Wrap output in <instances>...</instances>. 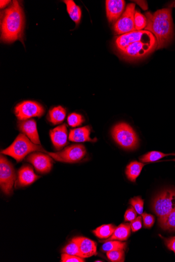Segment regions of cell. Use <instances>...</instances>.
Listing matches in <instances>:
<instances>
[{
  "label": "cell",
  "instance_id": "1",
  "mask_svg": "<svg viewBox=\"0 0 175 262\" xmlns=\"http://www.w3.org/2000/svg\"><path fill=\"white\" fill-rule=\"evenodd\" d=\"M145 17L147 19V25L145 30L155 36L157 41V49L167 46L174 36L171 10L163 9L153 14L149 12L145 14Z\"/></svg>",
  "mask_w": 175,
  "mask_h": 262
},
{
  "label": "cell",
  "instance_id": "2",
  "mask_svg": "<svg viewBox=\"0 0 175 262\" xmlns=\"http://www.w3.org/2000/svg\"><path fill=\"white\" fill-rule=\"evenodd\" d=\"M24 17L23 10L17 1H13L5 11L2 26V38L4 41L13 42L22 38Z\"/></svg>",
  "mask_w": 175,
  "mask_h": 262
},
{
  "label": "cell",
  "instance_id": "3",
  "mask_svg": "<svg viewBox=\"0 0 175 262\" xmlns=\"http://www.w3.org/2000/svg\"><path fill=\"white\" fill-rule=\"evenodd\" d=\"M35 152H48L40 145L34 143L25 135L20 134L9 147L2 151V153L12 156L19 163L28 154Z\"/></svg>",
  "mask_w": 175,
  "mask_h": 262
},
{
  "label": "cell",
  "instance_id": "4",
  "mask_svg": "<svg viewBox=\"0 0 175 262\" xmlns=\"http://www.w3.org/2000/svg\"><path fill=\"white\" fill-rule=\"evenodd\" d=\"M157 47V39L152 34L147 38L130 43L120 53L125 59L135 61L148 56Z\"/></svg>",
  "mask_w": 175,
  "mask_h": 262
},
{
  "label": "cell",
  "instance_id": "5",
  "mask_svg": "<svg viewBox=\"0 0 175 262\" xmlns=\"http://www.w3.org/2000/svg\"><path fill=\"white\" fill-rule=\"evenodd\" d=\"M111 133L114 141L124 149L133 150L138 147V136L128 124L125 123L116 124L113 127Z\"/></svg>",
  "mask_w": 175,
  "mask_h": 262
},
{
  "label": "cell",
  "instance_id": "6",
  "mask_svg": "<svg viewBox=\"0 0 175 262\" xmlns=\"http://www.w3.org/2000/svg\"><path fill=\"white\" fill-rule=\"evenodd\" d=\"M175 207V189L169 188L160 192L154 199L153 209L158 221L167 216Z\"/></svg>",
  "mask_w": 175,
  "mask_h": 262
},
{
  "label": "cell",
  "instance_id": "7",
  "mask_svg": "<svg viewBox=\"0 0 175 262\" xmlns=\"http://www.w3.org/2000/svg\"><path fill=\"white\" fill-rule=\"evenodd\" d=\"M56 161L65 163H76L81 161L86 154L82 144H73L61 151L54 153L47 152Z\"/></svg>",
  "mask_w": 175,
  "mask_h": 262
},
{
  "label": "cell",
  "instance_id": "8",
  "mask_svg": "<svg viewBox=\"0 0 175 262\" xmlns=\"http://www.w3.org/2000/svg\"><path fill=\"white\" fill-rule=\"evenodd\" d=\"M17 175L12 164L4 155L0 159V185L3 192L10 195L13 193Z\"/></svg>",
  "mask_w": 175,
  "mask_h": 262
},
{
  "label": "cell",
  "instance_id": "9",
  "mask_svg": "<svg viewBox=\"0 0 175 262\" xmlns=\"http://www.w3.org/2000/svg\"><path fill=\"white\" fill-rule=\"evenodd\" d=\"M136 5H128L120 19L115 22L114 30L116 34L123 35L137 31L135 25Z\"/></svg>",
  "mask_w": 175,
  "mask_h": 262
},
{
  "label": "cell",
  "instance_id": "10",
  "mask_svg": "<svg viewBox=\"0 0 175 262\" xmlns=\"http://www.w3.org/2000/svg\"><path fill=\"white\" fill-rule=\"evenodd\" d=\"M45 109L39 103L34 101H24L15 108V113L21 121L34 117L40 118L45 113Z\"/></svg>",
  "mask_w": 175,
  "mask_h": 262
},
{
  "label": "cell",
  "instance_id": "11",
  "mask_svg": "<svg viewBox=\"0 0 175 262\" xmlns=\"http://www.w3.org/2000/svg\"><path fill=\"white\" fill-rule=\"evenodd\" d=\"M26 161L31 164L38 173L42 174L50 172L53 165L52 157L41 152H35L28 155Z\"/></svg>",
  "mask_w": 175,
  "mask_h": 262
},
{
  "label": "cell",
  "instance_id": "12",
  "mask_svg": "<svg viewBox=\"0 0 175 262\" xmlns=\"http://www.w3.org/2000/svg\"><path fill=\"white\" fill-rule=\"evenodd\" d=\"M152 34L150 32L145 30L135 31L123 34L116 38L115 45L120 53L130 43L147 38Z\"/></svg>",
  "mask_w": 175,
  "mask_h": 262
},
{
  "label": "cell",
  "instance_id": "13",
  "mask_svg": "<svg viewBox=\"0 0 175 262\" xmlns=\"http://www.w3.org/2000/svg\"><path fill=\"white\" fill-rule=\"evenodd\" d=\"M50 136L54 147L62 150L68 144V130L65 124L51 130Z\"/></svg>",
  "mask_w": 175,
  "mask_h": 262
},
{
  "label": "cell",
  "instance_id": "14",
  "mask_svg": "<svg viewBox=\"0 0 175 262\" xmlns=\"http://www.w3.org/2000/svg\"><path fill=\"white\" fill-rule=\"evenodd\" d=\"M106 12L110 23L117 21L122 15L125 3L123 0H107Z\"/></svg>",
  "mask_w": 175,
  "mask_h": 262
},
{
  "label": "cell",
  "instance_id": "15",
  "mask_svg": "<svg viewBox=\"0 0 175 262\" xmlns=\"http://www.w3.org/2000/svg\"><path fill=\"white\" fill-rule=\"evenodd\" d=\"M21 132L34 143L40 145L36 122L34 120L21 121L18 124Z\"/></svg>",
  "mask_w": 175,
  "mask_h": 262
},
{
  "label": "cell",
  "instance_id": "16",
  "mask_svg": "<svg viewBox=\"0 0 175 262\" xmlns=\"http://www.w3.org/2000/svg\"><path fill=\"white\" fill-rule=\"evenodd\" d=\"M39 178L35 174L32 167L23 166L19 171L17 186L21 187L30 185Z\"/></svg>",
  "mask_w": 175,
  "mask_h": 262
},
{
  "label": "cell",
  "instance_id": "17",
  "mask_svg": "<svg viewBox=\"0 0 175 262\" xmlns=\"http://www.w3.org/2000/svg\"><path fill=\"white\" fill-rule=\"evenodd\" d=\"M91 128L90 126H84L70 130L69 139L75 142H95L96 138L91 137Z\"/></svg>",
  "mask_w": 175,
  "mask_h": 262
},
{
  "label": "cell",
  "instance_id": "18",
  "mask_svg": "<svg viewBox=\"0 0 175 262\" xmlns=\"http://www.w3.org/2000/svg\"><path fill=\"white\" fill-rule=\"evenodd\" d=\"M78 238L79 249L82 258L90 257L97 253V243L86 238Z\"/></svg>",
  "mask_w": 175,
  "mask_h": 262
},
{
  "label": "cell",
  "instance_id": "19",
  "mask_svg": "<svg viewBox=\"0 0 175 262\" xmlns=\"http://www.w3.org/2000/svg\"><path fill=\"white\" fill-rule=\"evenodd\" d=\"M130 224H121L119 226L116 228L113 235L110 238L102 242H105L111 240L125 241L130 236Z\"/></svg>",
  "mask_w": 175,
  "mask_h": 262
},
{
  "label": "cell",
  "instance_id": "20",
  "mask_svg": "<svg viewBox=\"0 0 175 262\" xmlns=\"http://www.w3.org/2000/svg\"><path fill=\"white\" fill-rule=\"evenodd\" d=\"M144 166L143 163L131 162L126 167L125 171L127 179L131 182H136Z\"/></svg>",
  "mask_w": 175,
  "mask_h": 262
},
{
  "label": "cell",
  "instance_id": "21",
  "mask_svg": "<svg viewBox=\"0 0 175 262\" xmlns=\"http://www.w3.org/2000/svg\"><path fill=\"white\" fill-rule=\"evenodd\" d=\"M67 10L71 20L76 23H79L81 18V10L79 7L77 6L72 0H65Z\"/></svg>",
  "mask_w": 175,
  "mask_h": 262
},
{
  "label": "cell",
  "instance_id": "22",
  "mask_svg": "<svg viewBox=\"0 0 175 262\" xmlns=\"http://www.w3.org/2000/svg\"><path fill=\"white\" fill-rule=\"evenodd\" d=\"M66 115L64 108L61 106L55 107L49 112V120L54 125L60 124L65 120Z\"/></svg>",
  "mask_w": 175,
  "mask_h": 262
},
{
  "label": "cell",
  "instance_id": "23",
  "mask_svg": "<svg viewBox=\"0 0 175 262\" xmlns=\"http://www.w3.org/2000/svg\"><path fill=\"white\" fill-rule=\"evenodd\" d=\"M158 222L159 226L163 229L175 231V207L167 216Z\"/></svg>",
  "mask_w": 175,
  "mask_h": 262
},
{
  "label": "cell",
  "instance_id": "24",
  "mask_svg": "<svg viewBox=\"0 0 175 262\" xmlns=\"http://www.w3.org/2000/svg\"><path fill=\"white\" fill-rule=\"evenodd\" d=\"M116 228L112 224L104 225L97 228L93 232L100 239H107L113 235Z\"/></svg>",
  "mask_w": 175,
  "mask_h": 262
},
{
  "label": "cell",
  "instance_id": "25",
  "mask_svg": "<svg viewBox=\"0 0 175 262\" xmlns=\"http://www.w3.org/2000/svg\"><path fill=\"white\" fill-rule=\"evenodd\" d=\"M169 155H175V153L165 154L161 152L154 151L141 156L140 160L143 163H150L158 161Z\"/></svg>",
  "mask_w": 175,
  "mask_h": 262
},
{
  "label": "cell",
  "instance_id": "26",
  "mask_svg": "<svg viewBox=\"0 0 175 262\" xmlns=\"http://www.w3.org/2000/svg\"><path fill=\"white\" fill-rule=\"evenodd\" d=\"M63 253L76 255L82 257L79 245L78 238L72 239L71 241L64 247L62 250Z\"/></svg>",
  "mask_w": 175,
  "mask_h": 262
},
{
  "label": "cell",
  "instance_id": "27",
  "mask_svg": "<svg viewBox=\"0 0 175 262\" xmlns=\"http://www.w3.org/2000/svg\"><path fill=\"white\" fill-rule=\"evenodd\" d=\"M125 246V243H122L120 241L111 240L105 242L102 246V249L107 252L114 250H124Z\"/></svg>",
  "mask_w": 175,
  "mask_h": 262
},
{
  "label": "cell",
  "instance_id": "28",
  "mask_svg": "<svg viewBox=\"0 0 175 262\" xmlns=\"http://www.w3.org/2000/svg\"><path fill=\"white\" fill-rule=\"evenodd\" d=\"M135 25L137 31H142L147 25V19L140 11H136L135 14Z\"/></svg>",
  "mask_w": 175,
  "mask_h": 262
},
{
  "label": "cell",
  "instance_id": "29",
  "mask_svg": "<svg viewBox=\"0 0 175 262\" xmlns=\"http://www.w3.org/2000/svg\"><path fill=\"white\" fill-rule=\"evenodd\" d=\"M67 122L70 126L76 127L83 123L84 119L81 115L74 113L69 115Z\"/></svg>",
  "mask_w": 175,
  "mask_h": 262
},
{
  "label": "cell",
  "instance_id": "30",
  "mask_svg": "<svg viewBox=\"0 0 175 262\" xmlns=\"http://www.w3.org/2000/svg\"><path fill=\"white\" fill-rule=\"evenodd\" d=\"M107 255L110 260L113 262L124 261V250H118L107 252Z\"/></svg>",
  "mask_w": 175,
  "mask_h": 262
},
{
  "label": "cell",
  "instance_id": "31",
  "mask_svg": "<svg viewBox=\"0 0 175 262\" xmlns=\"http://www.w3.org/2000/svg\"><path fill=\"white\" fill-rule=\"evenodd\" d=\"M130 204L132 205L137 213L142 215L144 209V200L140 197H136L131 199L129 201Z\"/></svg>",
  "mask_w": 175,
  "mask_h": 262
},
{
  "label": "cell",
  "instance_id": "32",
  "mask_svg": "<svg viewBox=\"0 0 175 262\" xmlns=\"http://www.w3.org/2000/svg\"><path fill=\"white\" fill-rule=\"evenodd\" d=\"M144 222V226L146 228H151L155 223V218L151 214L143 213L142 214Z\"/></svg>",
  "mask_w": 175,
  "mask_h": 262
},
{
  "label": "cell",
  "instance_id": "33",
  "mask_svg": "<svg viewBox=\"0 0 175 262\" xmlns=\"http://www.w3.org/2000/svg\"><path fill=\"white\" fill-rule=\"evenodd\" d=\"M62 262H84L85 260L83 258L76 256L70 255L66 253L62 254Z\"/></svg>",
  "mask_w": 175,
  "mask_h": 262
},
{
  "label": "cell",
  "instance_id": "34",
  "mask_svg": "<svg viewBox=\"0 0 175 262\" xmlns=\"http://www.w3.org/2000/svg\"><path fill=\"white\" fill-rule=\"evenodd\" d=\"M137 217V212L133 206H130L126 211L124 215L125 222H132Z\"/></svg>",
  "mask_w": 175,
  "mask_h": 262
},
{
  "label": "cell",
  "instance_id": "35",
  "mask_svg": "<svg viewBox=\"0 0 175 262\" xmlns=\"http://www.w3.org/2000/svg\"><path fill=\"white\" fill-rule=\"evenodd\" d=\"M130 225L133 232L139 230L142 227V217L141 216L137 217L135 220L130 222Z\"/></svg>",
  "mask_w": 175,
  "mask_h": 262
},
{
  "label": "cell",
  "instance_id": "36",
  "mask_svg": "<svg viewBox=\"0 0 175 262\" xmlns=\"http://www.w3.org/2000/svg\"><path fill=\"white\" fill-rule=\"evenodd\" d=\"M169 250L172 251L175 253V237L169 238H162Z\"/></svg>",
  "mask_w": 175,
  "mask_h": 262
},
{
  "label": "cell",
  "instance_id": "37",
  "mask_svg": "<svg viewBox=\"0 0 175 262\" xmlns=\"http://www.w3.org/2000/svg\"><path fill=\"white\" fill-rule=\"evenodd\" d=\"M136 2L138 4L143 10H147L148 9V4L147 2L144 1H136Z\"/></svg>",
  "mask_w": 175,
  "mask_h": 262
},
{
  "label": "cell",
  "instance_id": "38",
  "mask_svg": "<svg viewBox=\"0 0 175 262\" xmlns=\"http://www.w3.org/2000/svg\"><path fill=\"white\" fill-rule=\"evenodd\" d=\"M10 1H5V0H4V1L0 2V4H1V8L2 9L5 7L10 3Z\"/></svg>",
  "mask_w": 175,
  "mask_h": 262
},
{
  "label": "cell",
  "instance_id": "39",
  "mask_svg": "<svg viewBox=\"0 0 175 262\" xmlns=\"http://www.w3.org/2000/svg\"><path fill=\"white\" fill-rule=\"evenodd\" d=\"M95 261H101V260H96Z\"/></svg>",
  "mask_w": 175,
  "mask_h": 262
},
{
  "label": "cell",
  "instance_id": "40",
  "mask_svg": "<svg viewBox=\"0 0 175 262\" xmlns=\"http://www.w3.org/2000/svg\"><path fill=\"white\" fill-rule=\"evenodd\" d=\"M174 7H175V5H174Z\"/></svg>",
  "mask_w": 175,
  "mask_h": 262
}]
</instances>
